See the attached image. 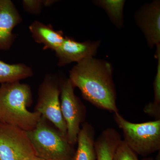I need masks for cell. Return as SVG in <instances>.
Returning a JSON list of instances; mask_svg holds the SVG:
<instances>
[{
	"label": "cell",
	"mask_w": 160,
	"mask_h": 160,
	"mask_svg": "<svg viewBox=\"0 0 160 160\" xmlns=\"http://www.w3.org/2000/svg\"><path fill=\"white\" fill-rule=\"evenodd\" d=\"M69 78L85 99L100 109L118 112L110 63L94 58L86 59L72 68Z\"/></svg>",
	"instance_id": "6da1fadb"
},
{
	"label": "cell",
	"mask_w": 160,
	"mask_h": 160,
	"mask_svg": "<svg viewBox=\"0 0 160 160\" xmlns=\"http://www.w3.org/2000/svg\"><path fill=\"white\" fill-rule=\"evenodd\" d=\"M32 102L30 86L20 81L3 83L0 87V121L26 132L34 129L41 119L37 112L27 107Z\"/></svg>",
	"instance_id": "7a4b0ae2"
},
{
	"label": "cell",
	"mask_w": 160,
	"mask_h": 160,
	"mask_svg": "<svg viewBox=\"0 0 160 160\" xmlns=\"http://www.w3.org/2000/svg\"><path fill=\"white\" fill-rule=\"evenodd\" d=\"M38 156L46 160H72L75 151L67 138L41 117L35 128L27 132Z\"/></svg>",
	"instance_id": "3957f363"
},
{
	"label": "cell",
	"mask_w": 160,
	"mask_h": 160,
	"mask_svg": "<svg viewBox=\"0 0 160 160\" xmlns=\"http://www.w3.org/2000/svg\"><path fill=\"white\" fill-rule=\"evenodd\" d=\"M115 121L124 133V141L137 154L146 157L160 150V120L133 123L119 112L114 113Z\"/></svg>",
	"instance_id": "277c9868"
},
{
	"label": "cell",
	"mask_w": 160,
	"mask_h": 160,
	"mask_svg": "<svg viewBox=\"0 0 160 160\" xmlns=\"http://www.w3.org/2000/svg\"><path fill=\"white\" fill-rule=\"evenodd\" d=\"M62 78L48 74L40 85L35 111L49 121L67 138V126L61 109L60 96Z\"/></svg>",
	"instance_id": "5b68a950"
},
{
	"label": "cell",
	"mask_w": 160,
	"mask_h": 160,
	"mask_svg": "<svg viewBox=\"0 0 160 160\" xmlns=\"http://www.w3.org/2000/svg\"><path fill=\"white\" fill-rule=\"evenodd\" d=\"M73 84L69 78L62 79L60 94L61 109L67 126V138L72 146L77 143L81 127L85 122L86 108L75 94Z\"/></svg>",
	"instance_id": "8992f818"
},
{
	"label": "cell",
	"mask_w": 160,
	"mask_h": 160,
	"mask_svg": "<svg viewBox=\"0 0 160 160\" xmlns=\"http://www.w3.org/2000/svg\"><path fill=\"white\" fill-rule=\"evenodd\" d=\"M35 156L27 132L0 121V160H25Z\"/></svg>",
	"instance_id": "52a82bcc"
},
{
	"label": "cell",
	"mask_w": 160,
	"mask_h": 160,
	"mask_svg": "<svg viewBox=\"0 0 160 160\" xmlns=\"http://www.w3.org/2000/svg\"><path fill=\"white\" fill-rule=\"evenodd\" d=\"M138 27L146 38L147 45L152 49L160 45V2L154 1L142 6L134 15Z\"/></svg>",
	"instance_id": "ba28073f"
},
{
	"label": "cell",
	"mask_w": 160,
	"mask_h": 160,
	"mask_svg": "<svg viewBox=\"0 0 160 160\" xmlns=\"http://www.w3.org/2000/svg\"><path fill=\"white\" fill-rule=\"evenodd\" d=\"M100 43V41L80 42L72 38L65 37L62 45L54 51L58 59V66L63 67L74 62L78 63L94 57Z\"/></svg>",
	"instance_id": "9c48e42d"
},
{
	"label": "cell",
	"mask_w": 160,
	"mask_h": 160,
	"mask_svg": "<svg viewBox=\"0 0 160 160\" xmlns=\"http://www.w3.org/2000/svg\"><path fill=\"white\" fill-rule=\"evenodd\" d=\"M22 22L21 14L11 1L0 0V50L11 48L16 38L12 30Z\"/></svg>",
	"instance_id": "30bf717a"
},
{
	"label": "cell",
	"mask_w": 160,
	"mask_h": 160,
	"mask_svg": "<svg viewBox=\"0 0 160 160\" xmlns=\"http://www.w3.org/2000/svg\"><path fill=\"white\" fill-rule=\"evenodd\" d=\"M29 30L35 42L44 45V49L55 51L65 40L62 30H55L51 25H46L37 20L29 26Z\"/></svg>",
	"instance_id": "8fae6325"
},
{
	"label": "cell",
	"mask_w": 160,
	"mask_h": 160,
	"mask_svg": "<svg viewBox=\"0 0 160 160\" xmlns=\"http://www.w3.org/2000/svg\"><path fill=\"white\" fill-rule=\"evenodd\" d=\"M95 131L93 126L83 123L78 135V148L72 160H97L95 149Z\"/></svg>",
	"instance_id": "7c38bea8"
},
{
	"label": "cell",
	"mask_w": 160,
	"mask_h": 160,
	"mask_svg": "<svg viewBox=\"0 0 160 160\" xmlns=\"http://www.w3.org/2000/svg\"><path fill=\"white\" fill-rule=\"evenodd\" d=\"M121 135L114 129H105L95 141L97 160H112L115 151L122 141Z\"/></svg>",
	"instance_id": "4fadbf2b"
},
{
	"label": "cell",
	"mask_w": 160,
	"mask_h": 160,
	"mask_svg": "<svg viewBox=\"0 0 160 160\" xmlns=\"http://www.w3.org/2000/svg\"><path fill=\"white\" fill-rule=\"evenodd\" d=\"M31 67L23 63L7 64L0 61V83L12 82L32 76Z\"/></svg>",
	"instance_id": "5bb4252c"
},
{
	"label": "cell",
	"mask_w": 160,
	"mask_h": 160,
	"mask_svg": "<svg viewBox=\"0 0 160 160\" xmlns=\"http://www.w3.org/2000/svg\"><path fill=\"white\" fill-rule=\"evenodd\" d=\"M124 0H98L93 1L96 6L102 7L106 12L112 22L118 29L123 26Z\"/></svg>",
	"instance_id": "9a60e30c"
},
{
	"label": "cell",
	"mask_w": 160,
	"mask_h": 160,
	"mask_svg": "<svg viewBox=\"0 0 160 160\" xmlns=\"http://www.w3.org/2000/svg\"><path fill=\"white\" fill-rule=\"evenodd\" d=\"M112 160H139L137 154L124 140H122L115 151Z\"/></svg>",
	"instance_id": "2e32d148"
},
{
	"label": "cell",
	"mask_w": 160,
	"mask_h": 160,
	"mask_svg": "<svg viewBox=\"0 0 160 160\" xmlns=\"http://www.w3.org/2000/svg\"><path fill=\"white\" fill-rule=\"evenodd\" d=\"M156 47L155 57L158 59L157 71L153 83L154 98L152 103L156 107L160 108V45Z\"/></svg>",
	"instance_id": "e0dca14e"
},
{
	"label": "cell",
	"mask_w": 160,
	"mask_h": 160,
	"mask_svg": "<svg viewBox=\"0 0 160 160\" xmlns=\"http://www.w3.org/2000/svg\"><path fill=\"white\" fill-rule=\"evenodd\" d=\"M24 10L32 14H39L43 6V0H23L22 2Z\"/></svg>",
	"instance_id": "ac0fdd59"
},
{
	"label": "cell",
	"mask_w": 160,
	"mask_h": 160,
	"mask_svg": "<svg viewBox=\"0 0 160 160\" xmlns=\"http://www.w3.org/2000/svg\"><path fill=\"white\" fill-rule=\"evenodd\" d=\"M58 2L55 0H43V4L44 7H49Z\"/></svg>",
	"instance_id": "d6986e66"
},
{
	"label": "cell",
	"mask_w": 160,
	"mask_h": 160,
	"mask_svg": "<svg viewBox=\"0 0 160 160\" xmlns=\"http://www.w3.org/2000/svg\"><path fill=\"white\" fill-rule=\"evenodd\" d=\"M25 160H46L38 156H35L29 158Z\"/></svg>",
	"instance_id": "ffe728a7"
},
{
	"label": "cell",
	"mask_w": 160,
	"mask_h": 160,
	"mask_svg": "<svg viewBox=\"0 0 160 160\" xmlns=\"http://www.w3.org/2000/svg\"><path fill=\"white\" fill-rule=\"evenodd\" d=\"M159 156H158V158L157 159V160H155L154 159L152 158H145L143 159L142 160H160V157L158 158Z\"/></svg>",
	"instance_id": "44dd1931"
}]
</instances>
